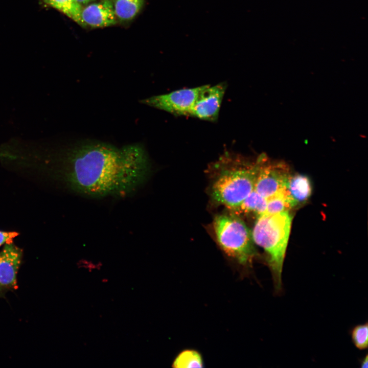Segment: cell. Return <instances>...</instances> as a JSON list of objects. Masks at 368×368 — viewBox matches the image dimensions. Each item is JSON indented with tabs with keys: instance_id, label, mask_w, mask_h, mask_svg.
<instances>
[{
	"instance_id": "277c9868",
	"label": "cell",
	"mask_w": 368,
	"mask_h": 368,
	"mask_svg": "<svg viewBox=\"0 0 368 368\" xmlns=\"http://www.w3.org/2000/svg\"><path fill=\"white\" fill-rule=\"evenodd\" d=\"M214 231L221 249L243 265H248L256 254L251 232L236 214L217 215L213 221Z\"/></svg>"
},
{
	"instance_id": "52a82bcc",
	"label": "cell",
	"mask_w": 368,
	"mask_h": 368,
	"mask_svg": "<svg viewBox=\"0 0 368 368\" xmlns=\"http://www.w3.org/2000/svg\"><path fill=\"white\" fill-rule=\"evenodd\" d=\"M226 87L225 82L213 86L202 85L190 116L211 122L216 121Z\"/></svg>"
},
{
	"instance_id": "9a60e30c",
	"label": "cell",
	"mask_w": 368,
	"mask_h": 368,
	"mask_svg": "<svg viewBox=\"0 0 368 368\" xmlns=\"http://www.w3.org/2000/svg\"><path fill=\"white\" fill-rule=\"evenodd\" d=\"M292 207L283 190L267 199V206L264 214H274L289 211Z\"/></svg>"
},
{
	"instance_id": "6da1fadb",
	"label": "cell",
	"mask_w": 368,
	"mask_h": 368,
	"mask_svg": "<svg viewBox=\"0 0 368 368\" xmlns=\"http://www.w3.org/2000/svg\"><path fill=\"white\" fill-rule=\"evenodd\" d=\"M61 155L68 186L93 198L126 196L142 176L148 158L138 144L118 148L94 141L73 145Z\"/></svg>"
},
{
	"instance_id": "2e32d148",
	"label": "cell",
	"mask_w": 368,
	"mask_h": 368,
	"mask_svg": "<svg viewBox=\"0 0 368 368\" xmlns=\"http://www.w3.org/2000/svg\"><path fill=\"white\" fill-rule=\"evenodd\" d=\"M352 340L355 346L360 350L367 348L368 325L367 323L355 326L351 331Z\"/></svg>"
},
{
	"instance_id": "5b68a950",
	"label": "cell",
	"mask_w": 368,
	"mask_h": 368,
	"mask_svg": "<svg viewBox=\"0 0 368 368\" xmlns=\"http://www.w3.org/2000/svg\"><path fill=\"white\" fill-rule=\"evenodd\" d=\"M202 86L152 96L141 102L175 116H190Z\"/></svg>"
},
{
	"instance_id": "5bb4252c",
	"label": "cell",
	"mask_w": 368,
	"mask_h": 368,
	"mask_svg": "<svg viewBox=\"0 0 368 368\" xmlns=\"http://www.w3.org/2000/svg\"><path fill=\"white\" fill-rule=\"evenodd\" d=\"M172 367L179 368L202 367L200 354L196 351L187 350L181 352L175 359Z\"/></svg>"
},
{
	"instance_id": "8fae6325",
	"label": "cell",
	"mask_w": 368,
	"mask_h": 368,
	"mask_svg": "<svg viewBox=\"0 0 368 368\" xmlns=\"http://www.w3.org/2000/svg\"><path fill=\"white\" fill-rule=\"evenodd\" d=\"M53 8L63 13L79 25L85 26L81 19L82 7L76 0H43Z\"/></svg>"
},
{
	"instance_id": "9c48e42d",
	"label": "cell",
	"mask_w": 368,
	"mask_h": 368,
	"mask_svg": "<svg viewBox=\"0 0 368 368\" xmlns=\"http://www.w3.org/2000/svg\"><path fill=\"white\" fill-rule=\"evenodd\" d=\"M116 15L112 3L103 0L90 4L82 9L81 19L85 26L103 28L117 23Z\"/></svg>"
},
{
	"instance_id": "ba28073f",
	"label": "cell",
	"mask_w": 368,
	"mask_h": 368,
	"mask_svg": "<svg viewBox=\"0 0 368 368\" xmlns=\"http://www.w3.org/2000/svg\"><path fill=\"white\" fill-rule=\"evenodd\" d=\"M22 251L12 243L5 245L0 252V287L14 288L21 263Z\"/></svg>"
},
{
	"instance_id": "ac0fdd59",
	"label": "cell",
	"mask_w": 368,
	"mask_h": 368,
	"mask_svg": "<svg viewBox=\"0 0 368 368\" xmlns=\"http://www.w3.org/2000/svg\"><path fill=\"white\" fill-rule=\"evenodd\" d=\"M367 355L366 354L365 356L360 361V367L362 368H367V364H368V358H367Z\"/></svg>"
},
{
	"instance_id": "8992f818",
	"label": "cell",
	"mask_w": 368,
	"mask_h": 368,
	"mask_svg": "<svg viewBox=\"0 0 368 368\" xmlns=\"http://www.w3.org/2000/svg\"><path fill=\"white\" fill-rule=\"evenodd\" d=\"M267 160L266 156L260 166L254 187L255 191L267 199L283 190L291 174L285 164L269 163Z\"/></svg>"
},
{
	"instance_id": "7a4b0ae2",
	"label": "cell",
	"mask_w": 368,
	"mask_h": 368,
	"mask_svg": "<svg viewBox=\"0 0 368 368\" xmlns=\"http://www.w3.org/2000/svg\"><path fill=\"white\" fill-rule=\"evenodd\" d=\"M266 157L261 154L251 160L240 154L225 152L209 168L212 200L235 212L254 190L260 166Z\"/></svg>"
},
{
	"instance_id": "7c38bea8",
	"label": "cell",
	"mask_w": 368,
	"mask_h": 368,
	"mask_svg": "<svg viewBox=\"0 0 368 368\" xmlns=\"http://www.w3.org/2000/svg\"><path fill=\"white\" fill-rule=\"evenodd\" d=\"M267 199L254 190L235 212L252 213L258 217L265 213Z\"/></svg>"
},
{
	"instance_id": "4fadbf2b",
	"label": "cell",
	"mask_w": 368,
	"mask_h": 368,
	"mask_svg": "<svg viewBox=\"0 0 368 368\" xmlns=\"http://www.w3.org/2000/svg\"><path fill=\"white\" fill-rule=\"evenodd\" d=\"M144 0H116L114 10L116 16L122 20L134 17L142 7Z\"/></svg>"
},
{
	"instance_id": "3957f363",
	"label": "cell",
	"mask_w": 368,
	"mask_h": 368,
	"mask_svg": "<svg viewBox=\"0 0 368 368\" xmlns=\"http://www.w3.org/2000/svg\"><path fill=\"white\" fill-rule=\"evenodd\" d=\"M292 220L289 211L263 214L257 217L251 232L254 242L267 255V263L277 294L282 290V273Z\"/></svg>"
},
{
	"instance_id": "d6986e66",
	"label": "cell",
	"mask_w": 368,
	"mask_h": 368,
	"mask_svg": "<svg viewBox=\"0 0 368 368\" xmlns=\"http://www.w3.org/2000/svg\"><path fill=\"white\" fill-rule=\"evenodd\" d=\"M80 4H87L88 3L91 2L95 0H76Z\"/></svg>"
},
{
	"instance_id": "30bf717a",
	"label": "cell",
	"mask_w": 368,
	"mask_h": 368,
	"mask_svg": "<svg viewBox=\"0 0 368 368\" xmlns=\"http://www.w3.org/2000/svg\"><path fill=\"white\" fill-rule=\"evenodd\" d=\"M283 191L292 208L306 202L310 197L312 186L310 179L306 175L295 174L287 179Z\"/></svg>"
},
{
	"instance_id": "e0dca14e",
	"label": "cell",
	"mask_w": 368,
	"mask_h": 368,
	"mask_svg": "<svg viewBox=\"0 0 368 368\" xmlns=\"http://www.w3.org/2000/svg\"><path fill=\"white\" fill-rule=\"evenodd\" d=\"M18 235L15 232L0 231V246L3 244L12 243L13 239Z\"/></svg>"
}]
</instances>
